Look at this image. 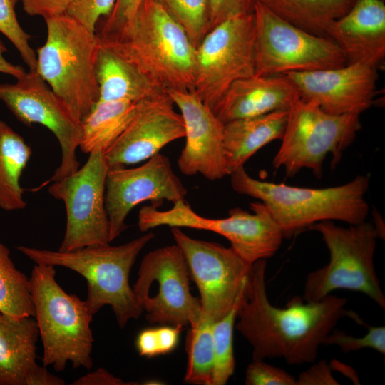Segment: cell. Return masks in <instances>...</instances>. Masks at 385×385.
Segmentation results:
<instances>
[{"label":"cell","instance_id":"1","mask_svg":"<svg viewBox=\"0 0 385 385\" xmlns=\"http://www.w3.org/2000/svg\"><path fill=\"white\" fill-rule=\"evenodd\" d=\"M265 270V260L252 264L235 329L252 346V360L283 358L289 365L314 362L337 322L357 315L345 309L346 299L331 294L316 302L295 296L283 308L273 306L266 292Z\"/></svg>","mask_w":385,"mask_h":385},{"label":"cell","instance_id":"2","mask_svg":"<svg viewBox=\"0 0 385 385\" xmlns=\"http://www.w3.org/2000/svg\"><path fill=\"white\" fill-rule=\"evenodd\" d=\"M98 38L159 89L193 91L196 48L158 0H142L120 30Z\"/></svg>","mask_w":385,"mask_h":385},{"label":"cell","instance_id":"3","mask_svg":"<svg viewBox=\"0 0 385 385\" xmlns=\"http://www.w3.org/2000/svg\"><path fill=\"white\" fill-rule=\"evenodd\" d=\"M230 183L237 193L257 198L279 225L284 238L312 225L339 220L349 225L366 221L369 207L365 199L369 176L357 175L341 185L309 188L255 179L241 167L231 173Z\"/></svg>","mask_w":385,"mask_h":385},{"label":"cell","instance_id":"4","mask_svg":"<svg viewBox=\"0 0 385 385\" xmlns=\"http://www.w3.org/2000/svg\"><path fill=\"white\" fill-rule=\"evenodd\" d=\"M148 232L127 243L86 246L70 251L50 250L26 246L17 250L36 264L51 265L70 269L87 282L86 304L94 315L109 305L120 328L143 312L129 283L130 270L139 253L153 238Z\"/></svg>","mask_w":385,"mask_h":385},{"label":"cell","instance_id":"5","mask_svg":"<svg viewBox=\"0 0 385 385\" xmlns=\"http://www.w3.org/2000/svg\"><path fill=\"white\" fill-rule=\"evenodd\" d=\"M45 21L46 40L36 50V71L80 123L99 98L96 74L99 38L67 14Z\"/></svg>","mask_w":385,"mask_h":385},{"label":"cell","instance_id":"6","mask_svg":"<svg viewBox=\"0 0 385 385\" xmlns=\"http://www.w3.org/2000/svg\"><path fill=\"white\" fill-rule=\"evenodd\" d=\"M30 279L42 362L62 371L69 362L73 368L91 369L93 315L85 300L66 293L56 279L55 267L36 264Z\"/></svg>","mask_w":385,"mask_h":385},{"label":"cell","instance_id":"7","mask_svg":"<svg viewBox=\"0 0 385 385\" xmlns=\"http://www.w3.org/2000/svg\"><path fill=\"white\" fill-rule=\"evenodd\" d=\"M309 228L322 235L329 261L307 274L302 299L319 301L332 292L344 289L362 292L384 309L385 297L374 265L376 240L381 237L377 226L364 221L342 227L326 220Z\"/></svg>","mask_w":385,"mask_h":385},{"label":"cell","instance_id":"8","mask_svg":"<svg viewBox=\"0 0 385 385\" xmlns=\"http://www.w3.org/2000/svg\"><path fill=\"white\" fill-rule=\"evenodd\" d=\"M361 127L359 114H331L317 103L299 97L288 109L284 133L273 166L283 168L288 177L308 168L319 178L326 156L332 153V165H337Z\"/></svg>","mask_w":385,"mask_h":385},{"label":"cell","instance_id":"9","mask_svg":"<svg viewBox=\"0 0 385 385\" xmlns=\"http://www.w3.org/2000/svg\"><path fill=\"white\" fill-rule=\"evenodd\" d=\"M252 213L235 207L222 219L202 217L194 212L185 200L173 203L161 211L152 205L143 207L138 213V225L141 232L166 225L211 231L225 237L231 247L250 265L272 257L284 238L282 229L261 201L250 203Z\"/></svg>","mask_w":385,"mask_h":385},{"label":"cell","instance_id":"10","mask_svg":"<svg viewBox=\"0 0 385 385\" xmlns=\"http://www.w3.org/2000/svg\"><path fill=\"white\" fill-rule=\"evenodd\" d=\"M255 74L277 76L337 68L346 63L337 43L301 29L257 2Z\"/></svg>","mask_w":385,"mask_h":385},{"label":"cell","instance_id":"11","mask_svg":"<svg viewBox=\"0 0 385 385\" xmlns=\"http://www.w3.org/2000/svg\"><path fill=\"white\" fill-rule=\"evenodd\" d=\"M138 276L133 289L150 324L184 327L200 322V302L190 292L188 265L175 243L146 254Z\"/></svg>","mask_w":385,"mask_h":385},{"label":"cell","instance_id":"12","mask_svg":"<svg viewBox=\"0 0 385 385\" xmlns=\"http://www.w3.org/2000/svg\"><path fill=\"white\" fill-rule=\"evenodd\" d=\"M254 12L232 17L196 48L193 91L210 109L235 81L255 74Z\"/></svg>","mask_w":385,"mask_h":385},{"label":"cell","instance_id":"13","mask_svg":"<svg viewBox=\"0 0 385 385\" xmlns=\"http://www.w3.org/2000/svg\"><path fill=\"white\" fill-rule=\"evenodd\" d=\"M171 232L199 290L203 315L212 322L222 319L246 291L252 265L231 247L192 238L178 227Z\"/></svg>","mask_w":385,"mask_h":385},{"label":"cell","instance_id":"14","mask_svg":"<svg viewBox=\"0 0 385 385\" xmlns=\"http://www.w3.org/2000/svg\"><path fill=\"white\" fill-rule=\"evenodd\" d=\"M82 168L53 181L48 192L66 207V225L58 250L109 244V221L105 206L108 167L104 154H88Z\"/></svg>","mask_w":385,"mask_h":385},{"label":"cell","instance_id":"15","mask_svg":"<svg viewBox=\"0 0 385 385\" xmlns=\"http://www.w3.org/2000/svg\"><path fill=\"white\" fill-rule=\"evenodd\" d=\"M0 100L25 125L41 124L56 136L61 150V160L50 180H58L79 168L76 149L80 123L71 116L36 71L26 72L14 83L0 84Z\"/></svg>","mask_w":385,"mask_h":385},{"label":"cell","instance_id":"16","mask_svg":"<svg viewBox=\"0 0 385 385\" xmlns=\"http://www.w3.org/2000/svg\"><path fill=\"white\" fill-rule=\"evenodd\" d=\"M187 189L173 172L169 158L158 153L136 168L108 169L106 179L105 206L112 242L124 232L130 212L149 200L158 208L164 200H185Z\"/></svg>","mask_w":385,"mask_h":385},{"label":"cell","instance_id":"17","mask_svg":"<svg viewBox=\"0 0 385 385\" xmlns=\"http://www.w3.org/2000/svg\"><path fill=\"white\" fill-rule=\"evenodd\" d=\"M180 111L185 144L178 160L188 176L200 174L210 180L228 175L224 148V124L192 91H166Z\"/></svg>","mask_w":385,"mask_h":385},{"label":"cell","instance_id":"18","mask_svg":"<svg viewBox=\"0 0 385 385\" xmlns=\"http://www.w3.org/2000/svg\"><path fill=\"white\" fill-rule=\"evenodd\" d=\"M173 105L166 92L141 101L128 127L103 153L108 169L147 160L184 138V122Z\"/></svg>","mask_w":385,"mask_h":385},{"label":"cell","instance_id":"19","mask_svg":"<svg viewBox=\"0 0 385 385\" xmlns=\"http://www.w3.org/2000/svg\"><path fill=\"white\" fill-rule=\"evenodd\" d=\"M284 75L293 82L300 98L334 115H360L369 109L378 78L377 68L359 63Z\"/></svg>","mask_w":385,"mask_h":385},{"label":"cell","instance_id":"20","mask_svg":"<svg viewBox=\"0 0 385 385\" xmlns=\"http://www.w3.org/2000/svg\"><path fill=\"white\" fill-rule=\"evenodd\" d=\"M327 37L342 51L346 63H363L378 69L385 58L384 0H355L334 21Z\"/></svg>","mask_w":385,"mask_h":385},{"label":"cell","instance_id":"21","mask_svg":"<svg viewBox=\"0 0 385 385\" xmlns=\"http://www.w3.org/2000/svg\"><path fill=\"white\" fill-rule=\"evenodd\" d=\"M299 97L293 82L285 75H252L233 82L212 108L223 123L287 111Z\"/></svg>","mask_w":385,"mask_h":385},{"label":"cell","instance_id":"22","mask_svg":"<svg viewBox=\"0 0 385 385\" xmlns=\"http://www.w3.org/2000/svg\"><path fill=\"white\" fill-rule=\"evenodd\" d=\"M39 337L34 317L13 318L0 312V385H25L37 366Z\"/></svg>","mask_w":385,"mask_h":385},{"label":"cell","instance_id":"23","mask_svg":"<svg viewBox=\"0 0 385 385\" xmlns=\"http://www.w3.org/2000/svg\"><path fill=\"white\" fill-rule=\"evenodd\" d=\"M288 110L235 120L224 124V148L228 175L245 163L260 148L282 140Z\"/></svg>","mask_w":385,"mask_h":385},{"label":"cell","instance_id":"24","mask_svg":"<svg viewBox=\"0 0 385 385\" xmlns=\"http://www.w3.org/2000/svg\"><path fill=\"white\" fill-rule=\"evenodd\" d=\"M96 74L98 100L140 102L165 92L101 41L96 60Z\"/></svg>","mask_w":385,"mask_h":385},{"label":"cell","instance_id":"25","mask_svg":"<svg viewBox=\"0 0 385 385\" xmlns=\"http://www.w3.org/2000/svg\"><path fill=\"white\" fill-rule=\"evenodd\" d=\"M140 102L98 100L80 122V150L104 153L131 122Z\"/></svg>","mask_w":385,"mask_h":385},{"label":"cell","instance_id":"26","mask_svg":"<svg viewBox=\"0 0 385 385\" xmlns=\"http://www.w3.org/2000/svg\"><path fill=\"white\" fill-rule=\"evenodd\" d=\"M32 155L23 137L0 120V208L6 211L24 209L26 202L20 181Z\"/></svg>","mask_w":385,"mask_h":385},{"label":"cell","instance_id":"27","mask_svg":"<svg viewBox=\"0 0 385 385\" xmlns=\"http://www.w3.org/2000/svg\"><path fill=\"white\" fill-rule=\"evenodd\" d=\"M282 20L313 34L327 36L332 23L355 0H256Z\"/></svg>","mask_w":385,"mask_h":385},{"label":"cell","instance_id":"28","mask_svg":"<svg viewBox=\"0 0 385 385\" xmlns=\"http://www.w3.org/2000/svg\"><path fill=\"white\" fill-rule=\"evenodd\" d=\"M0 312L13 318L35 315L30 279L14 265L0 242Z\"/></svg>","mask_w":385,"mask_h":385},{"label":"cell","instance_id":"29","mask_svg":"<svg viewBox=\"0 0 385 385\" xmlns=\"http://www.w3.org/2000/svg\"><path fill=\"white\" fill-rule=\"evenodd\" d=\"M212 322L203 315L188 332L185 349L188 363L184 376L185 383L212 385L214 344Z\"/></svg>","mask_w":385,"mask_h":385},{"label":"cell","instance_id":"30","mask_svg":"<svg viewBox=\"0 0 385 385\" xmlns=\"http://www.w3.org/2000/svg\"><path fill=\"white\" fill-rule=\"evenodd\" d=\"M247 289L229 313L212 324L214 344L212 385L226 384L234 373L235 361L233 351V329L240 305L246 295Z\"/></svg>","mask_w":385,"mask_h":385},{"label":"cell","instance_id":"31","mask_svg":"<svg viewBox=\"0 0 385 385\" xmlns=\"http://www.w3.org/2000/svg\"><path fill=\"white\" fill-rule=\"evenodd\" d=\"M181 25L195 48L210 29L208 0H158Z\"/></svg>","mask_w":385,"mask_h":385},{"label":"cell","instance_id":"32","mask_svg":"<svg viewBox=\"0 0 385 385\" xmlns=\"http://www.w3.org/2000/svg\"><path fill=\"white\" fill-rule=\"evenodd\" d=\"M18 0H0V32L15 46L29 71L36 69V53L29 45L31 36L18 21L15 6Z\"/></svg>","mask_w":385,"mask_h":385},{"label":"cell","instance_id":"33","mask_svg":"<svg viewBox=\"0 0 385 385\" xmlns=\"http://www.w3.org/2000/svg\"><path fill=\"white\" fill-rule=\"evenodd\" d=\"M183 329L181 326L164 324L143 329L135 339L138 354L150 359L171 353L178 344Z\"/></svg>","mask_w":385,"mask_h":385},{"label":"cell","instance_id":"34","mask_svg":"<svg viewBox=\"0 0 385 385\" xmlns=\"http://www.w3.org/2000/svg\"><path fill=\"white\" fill-rule=\"evenodd\" d=\"M369 330L363 337H355L344 331H332L326 337L324 344L337 345L342 351L347 354L361 349H373L385 354V327L367 326Z\"/></svg>","mask_w":385,"mask_h":385},{"label":"cell","instance_id":"35","mask_svg":"<svg viewBox=\"0 0 385 385\" xmlns=\"http://www.w3.org/2000/svg\"><path fill=\"white\" fill-rule=\"evenodd\" d=\"M116 0H72L66 14L89 29L96 31L98 22L108 16Z\"/></svg>","mask_w":385,"mask_h":385},{"label":"cell","instance_id":"36","mask_svg":"<svg viewBox=\"0 0 385 385\" xmlns=\"http://www.w3.org/2000/svg\"><path fill=\"white\" fill-rule=\"evenodd\" d=\"M247 385H297V379L264 360H252L245 371Z\"/></svg>","mask_w":385,"mask_h":385},{"label":"cell","instance_id":"37","mask_svg":"<svg viewBox=\"0 0 385 385\" xmlns=\"http://www.w3.org/2000/svg\"><path fill=\"white\" fill-rule=\"evenodd\" d=\"M256 3V0H208L210 29L232 17L252 14Z\"/></svg>","mask_w":385,"mask_h":385},{"label":"cell","instance_id":"38","mask_svg":"<svg viewBox=\"0 0 385 385\" xmlns=\"http://www.w3.org/2000/svg\"><path fill=\"white\" fill-rule=\"evenodd\" d=\"M142 0H116L115 5L103 18L100 32L97 35L105 38L120 30L133 17Z\"/></svg>","mask_w":385,"mask_h":385},{"label":"cell","instance_id":"39","mask_svg":"<svg viewBox=\"0 0 385 385\" xmlns=\"http://www.w3.org/2000/svg\"><path fill=\"white\" fill-rule=\"evenodd\" d=\"M24 11L29 16L44 19L66 14L72 0H20Z\"/></svg>","mask_w":385,"mask_h":385},{"label":"cell","instance_id":"40","mask_svg":"<svg viewBox=\"0 0 385 385\" xmlns=\"http://www.w3.org/2000/svg\"><path fill=\"white\" fill-rule=\"evenodd\" d=\"M332 374L331 367L325 360H321L309 369L302 372L297 379V385H337Z\"/></svg>","mask_w":385,"mask_h":385},{"label":"cell","instance_id":"41","mask_svg":"<svg viewBox=\"0 0 385 385\" xmlns=\"http://www.w3.org/2000/svg\"><path fill=\"white\" fill-rule=\"evenodd\" d=\"M73 385H125L136 383H125L122 379L114 376L103 369H98L81 376L72 383Z\"/></svg>","mask_w":385,"mask_h":385},{"label":"cell","instance_id":"42","mask_svg":"<svg viewBox=\"0 0 385 385\" xmlns=\"http://www.w3.org/2000/svg\"><path fill=\"white\" fill-rule=\"evenodd\" d=\"M61 378L47 371L46 366L37 365L28 376L25 385H63Z\"/></svg>","mask_w":385,"mask_h":385},{"label":"cell","instance_id":"43","mask_svg":"<svg viewBox=\"0 0 385 385\" xmlns=\"http://www.w3.org/2000/svg\"><path fill=\"white\" fill-rule=\"evenodd\" d=\"M6 51V47L0 39V73L11 75L16 78L24 75L26 71L23 67L11 63L4 58V54Z\"/></svg>","mask_w":385,"mask_h":385}]
</instances>
